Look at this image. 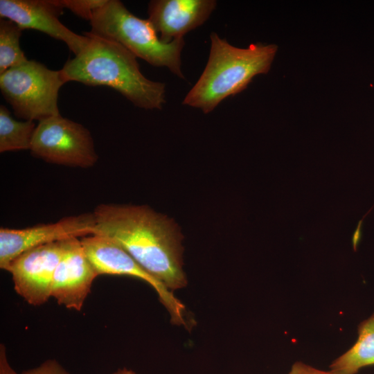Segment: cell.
<instances>
[{
  "instance_id": "cell-1",
  "label": "cell",
  "mask_w": 374,
  "mask_h": 374,
  "mask_svg": "<svg viewBox=\"0 0 374 374\" xmlns=\"http://www.w3.org/2000/svg\"><path fill=\"white\" fill-rule=\"evenodd\" d=\"M93 213V234L116 242L170 290L186 285L181 235L172 221L145 205L100 204Z\"/></svg>"
},
{
  "instance_id": "cell-2",
  "label": "cell",
  "mask_w": 374,
  "mask_h": 374,
  "mask_svg": "<svg viewBox=\"0 0 374 374\" xmlns=\"http://www.w3.org/2000/svg\"><path fill=\"white\" fill-rule=\"evenodd\" d=\"M84 34L89 38L87 46L60 69L65 82L112 88L139 108L163 107L165 84L146 78L132 53L114 41L90 32Z\"/></svg>"
},
{
  "instance_id": "cell-3",
  "label": "cell",
  "mask_w": 374,
  "mask_h": 374,
  "mask_svg": "<svg viewBox=\"0 0 374 374\" xmlns=\"http://www.w3.org/2000/svg\"><path fill=\"white\" fill-rule=\"evenodd\" d=\"M207 64L182 104L212 112L223 100L244 89L257 75L267 73L276 55L275 44H251L245 48L230 44L216 33L210 35Z\"/></svg>"
},
{
  "instance_id": "cell-4",
  "label": "cell",
  "mask_w": 374,
  "mask_h": 374,
  "mask_svg": "<svg viewBox=\"0 0 374 374\" xmlns=\"http://www.w3.org/2000/svg\"><path fill=\"white\" fill-rule=\"evenodd\" d=\"M89 21L91 33L114 41L136 57L154 66L167 67L184 79L181 60L184 37L169 44L162 42L148 19L134 15L118 0H107Z\"/></svg>"
},
{
  "instance_id": "cell-5",
  "label": "cell",
  "mask_w": 374,
  "mask_h": 374,
  "mask_svg": "<svg viewBox=\"0 0 374 374\" xmlns=\"http://www.w3.org/2000/svg\"><path fill=\"white\" fill-rule=\"evenodd\" d=\"M61 70L55 71L35 60L0 73V89L15 115L25 121H42L60 115L58 94L65 84Z\"/></svg>"
},
{
  "instance_id": "cell-6",
  "label": "cell",
  "mask_w": 374,
  "mask_h": 374,
  "mask_svg": "<svg viewBox=\"0 0 374 374\" xmlns=\"http://www.w3.org/2000/svg\"><path fill=\"white\" fill-rule=\"evenodd\" d=\"M30 151L45 162L69 167L91 168L98 160L89 130L61 115L39 121Z\"/></svg>"
},
{
  "instance_id": "cell-7",
  "label": "cell",
  "mask_w": 374,
  "mask_h": 374,
  "mask_svg": "<svg viewBox=\"0 0 374 374\" xmlns=\"http://www.w3.org/2000/svg\"><path fill=\"white\" fill-rule=\"evenodd\" d=\"M84 252L98 276L101 274L128 276L143 280L154 288L166 308L171 321L186 326L185 307L165 285L143 267L121 247L112 240L97 234L80 238Z\"/></svg>"
},
{
  "instance_id": "cell-8",
  "label": "cell",
  "mask_w": 374,
  "mask_h": 374,
  "mask_svg": "<svg viewBox=\"0 0 374 374\" xmlns=\"http://www.w3.org/2000/svg\"><path fill=\"white\" fill-rule=\"evenodd\" d=\"M93 213L64 217L56 222L40 224L24 229H0V267L10 264L24 251L46 244L93 234Z\"/></svg>"
},
{
  "instance_id": "cell-9",
  "label": "cell",
  "mask_w": 374,
  "mask_h": 374,
  "mask_svg": "<svg viewBox=\"0 0 374 374\" xmlns=\"http://www.w3.org/2000/svg\"><path fill=\"white\" fill-rule=\"evenodd\" d=\"M65 240L27 250L10 264L7 271L12 275L14 289L28 304L39 306L51 297L53 276Z\"/></svg>"
},
{
  "instance_id": "cell-10",
  "label": "cell",
  "mask_w": 374,
  "mask_h": 374,
  "mask_svg": "<svg viewBox=\"0 0 374 374\" xmlns=\"http://www.w3.org/2000/svg\"><path fill=\"white\" fill-rule=\"evenodd\" d=\"M63 10L59 0H0L1 18L12 21L22 30L34 29L60 40L77 55L89 38L75 33L60 21Z\"/></svg>"
},
{
  "instance_id": "cell-11",
  "label": "cell",
  "mask_w": 374,
  "mask_h": 374,
  "mask_svg": "<svg viewBox=\"0 0 374 374\" xmlns=\"http://www.w3.org/2000/svg\"><path fill=\"white\" fill-rule=\"evenodd\" d=\"M97 276L80 238L66 239L62 256L55 271L51 297L66 308L80 311Z\"/></svg>"
},
{
  "instance_id": "cell-12",
  "label": "cell",
  "mask_w": 374,
  "mask_h": 374,
  "mask_svg": "<svg viewBox=\"0 0 374 374\" xmlns=\"http://www.w3.org/2000/svg\"><path fill=\"white\" fill-rule=\"evenodd\" d=\"M215 0H152L148 20L159 39L169 44L202 26L215 10Z\"/></svg>"
},
{
  "instance_id": "cell-13",
  "label": "cell",
  "mask_w": 374,
  "mask_h": 374,
  "mask_svg": "<svg viewBox=\"0 0 374 374\" xmlns=\"http://www.w3.org/2000/svg\"><path fill=\"white\" fill-rule=\"evenodd\" d=\"M371 365H374V313L359 326L355 344L329 367L334 374H356Z\"/></svg>"
},
{
  "instance_id": "cell-14",
  "label": "cell",
  "mask_w": 374,
  "mask_h": 374,
  "mask_svg": "<svg viewBox=\"0 0 374 374\" xmlns=\"http://www.w3.org/2000/svg\"><path fill=\"white\" fill-rule=\"evenodd\" d=\"M37 125L32 121L15 119L8 108L0 106V152L29 150Z\"/></svg>"
},
{
  "instance_id": "cell-15",
  "label": "cell",
  "mask_w": 374,
  "mask_h": 374,
  "mask_svg": "<svg viewBox=\"0 0 374 374\" xmlns=\"http://www.w3.org/2000/svg\"><path fill=\"white\" fill-rule=\"evenodd\" d=\"M22 29L12 21L0 19V73L28 60L20 46Z\"/></svg>"
},
{
  "instance_id": "cell-16",
  "label": "cell",
  "mask_w": 374,
  "mask_h": 374,
  "mask_svg": "<svg viewBox=\"0 0 374 374\" xmlns=\"http://www.w3.org/2000/svg\"><path fill=\"white\" fill-rule=\"evenodd\" d=\"M107 0H59L62 7L71 11L83 19L90 21L94 11L103 6Z\"/></svg>"
},
{
  "instance_id": "cell-17",
  "label": "cell",
  "mask_w": 374,
  "mask_h": 374,
  "mask_svg": "<svg viewBox=\"0 0 374 374\" xmlns=\"http://www.w3.org/2000/svg\"><path fill=\"white\" fill-rule=\"evenodd\" d=\"M1 374H18L15 373L6 362L1 363ZM20 374H70L55 359H47L36 368L23 371Z\"/></svg>"
},
{
  "instance_id": "cell-18",
  "label": "cell",
  "mask_w": 374,
  "mask_h": 374,
  "mask_svg": "<svg viewBox=\"0 0 374 374\" xmlns=\"http://www.w3.org/2000/svg\"><path fill=\"white\" fill-rule=\"evenodd\" d=\"M287 374H334L329 371L317 369L301 362H296Z\"/></svg>"
},
{
  "instance_id": "cell-19",
  "label": "cell",
  "mask_w": 374,
  "mask_h": 374,
  "mask_svg": "<svg viewBox=\"0 0 374 374\" xmlns=\"http://www.w3.org/2000/svg\"><path fill=\"white\" fill-rule=\"evenodd\" d=\"M112 374H137L134 371L127 369L126 368H123L122 369H118L116 372L113 373Z\"/></svg>"
}]
</instances>
